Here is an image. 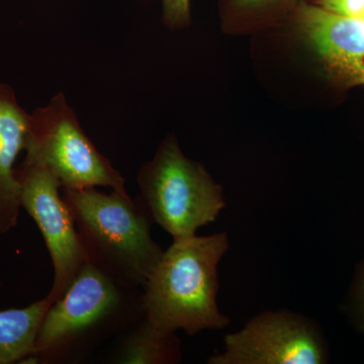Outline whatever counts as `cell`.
Masks as SVG:
<instances>
[{
  "label": "cell",
  "mask_w": 364,
  "mask_h": 364,
  "mask_svg": "<svg viewBox=\"0 0 364 364\" xmlns=\"http://www.w3.org/2000/svg\"><path fill=\"white\" fill-rule=\"evenodd\" d=\"M112 363L122 364H176L181 360V340L141 318L117 347Z\"/></svg>",
  "instance_id": "obj_11"
},
{
  "label": "cell",
  "mask_w": 364,
  "mask_h": 364,
  "mask_svg": "<svg viewBox=\"0 0 364 364\" xmlns=\"http://www.w3.org/2000/svg\"><path fill=\"white\" fill-rule=\"evenodd\" d=\"M163 20L171 28H181L191 20L189 0H162Z\"/></svg>",
  "instance_id": "obj_13"
},
{
  "label": "cell",
  "mask_w": 364,
  "mask_h": 364,
  "mask_svg": "<svg viewBox=\"0 0 364 364\" xmlns=\"http://www.w3.org/2000/svg\"><path fill=\"white\" fill-rule=\"evenodd\" d=\"M296 0H221L223 11L239 18L274 16L296 6Z\"/></svg>",
  "instance_id": "obj_12"
},
{
  "label": "cell",
  "mask_w": 364,
  "mask_h": 364,
  "mask_svg": "<svg viewBox=\"0 0 364 364\" xmlns=\"http://www.w3.org/2000/svg\"><path fill=\"white\" fill-rule=\"evenodd\" d=\"M61 196L86 261L124 286L144 287L164 251L151 236L153 222L140 200L95 188H63Z\"/></svg>",
  "instance_id": "obj_3"
},
{
  "label": "cell",
  "mask_w": 364,
  "mask_h": 364,
  "mask_svg": "<svg viewBox=\"0 0 364 364\" xmlns=\"http://www.w3.org/2000/svg\"><path fill=\"white\" fill-rule=\"evenodd\" d=\"M30 114L23 163L49 170L61 188L105 186L128 193L124 177L86 135L63 93Z\"/></svg>",
  "instance_id": "obj_5"
},
{
  "label": "cell",
  "mask_w": 364,
  "mask_h": 364,
  "mask_svg": "<svg viewBox=\"0 0 364 364\" xmlns=\"http://www.w3.org/2000/svg\"><path fill=\"white\" fill-rule=\"evenodd\" d=\"M353 314L358 327L364 332V265L358 273L354 286Z\"/></svg>",
  "instance_id": "obj_14"
},
{
  "label": "cell",
  "mask_w": 364,
  "mask_h": 364,
  "mask_svg": "<svg viewBox=\"0 0 364 364\" xmlns=\"http://www.w3.org/2000/svg\"><path fill=\"white\" fill-rule=\"evenodd\" d=\"M327 348L310 318L287 310L265 311L225 337L210 364H323Z\"/></svg>",
  "instance_id": "obj_6"
},
{
  "label": "cell",
  "mask_w": 364,
  "mask_h": 364,
  "mask_svg": "<svg viewBox=\"0 0 364 364\" xmlns=\"http://www.w3.org/2000/svg\"><path fill=\"white\" fill-rule=\"evenodd\" d=\"M144 318L142 294L86 262L43 318L23 363H77Z\"/></svg>",
  "instance_id": "obj_1"
},
{
  "label": "cell",
  "mask_w": 364,
  "mask_h": 364,
  "mask_svg": "<svg viewBox=\"0 0 364 364\" xmlns=\"http://www.w3.org/2000/svg\"><path fill=\"white\" fill-rule=\"evenodd\" d=\"M226 232L173 240L144 286V318L167 332L195 336L230 324L217 303L218 267L229 249Z\"/></svg>",
  "instance_id": "obj_2"
},
{
  "label": "cell",
  "mask_w": 364,
  "mask_h": 364,
  "mask_svg": "<svg viewBox=\"0 0 364 364\" xmlns=\"http://www.w3.org/2000/svg\"><path fill=\"white\" fill-rule=\"evenodd\" d=\"M136 183L141 205L173 240L195 236L226 208L221 186L202 164L182 154L173 136L143 165Z\"/></svg>",
  "instance_id": "obj_4"
},
{
  "label": "cell",
  "mask_w": 364,
  "mask_h": 364,
  "mask_svg": "<svg viewBox=\"0 0 364 364\" xmlns=\"http://www.w3.org/2000/svg\"><path fill=\"white\" fill-rule=\"evenodd\" d=\"M53 301L49 296L21 309L0 311V364L23 363Z\"/></svg>",
  "instance_id": "obj_10"
},
{
  "label": "cell",
  "mask_w": 364,
  "mask_h": 364,
  "mask_svg": "<svg viewBox=\"0 0 364 364\" xmlns=\"http://www.w3.org/2000/svg\"><path fill=\"white\" fill-rule=\"evenodd\" d=\"M294 14L309 42L333 73L348 83H364V20L299 1Z\"/></svg>",
  "instance_id": "obj_8"
},
{
  "label": "cell",
  "mask_w": 364,
  "mask_h": 364,
  "mask_svg": "<svg viewBox=\"0 0 364 364\" xmlns=\"http://www.w3.org/2000/svg\"><path fill=\"white\" fill-rule=\"evenodd\" d=\"M21 184V207L39 227L51 256L54 280L48 296L61 298L86 262L75 224L59 189L61 184L49 170L21 163L16 167Z\"/></svg>",
  "instance_id": "obj_7"
},
{
  "label": "cell",
  "mask_w": 364,
  "mask_h": 364,
  "mask_svg": "<svg viewBox=\"0 0 364 364\" xmlns=\"http://www.w3.org/2000/svg\"><path fill=\"white\" fill-rule=\"evenodd\" d=\"M31 114L18 102L14 88L0 82V235L18 226L21 184L16 161L25 151Z\"/></svg>",
  "instance_id": "obj_9"
}]
</instances>
